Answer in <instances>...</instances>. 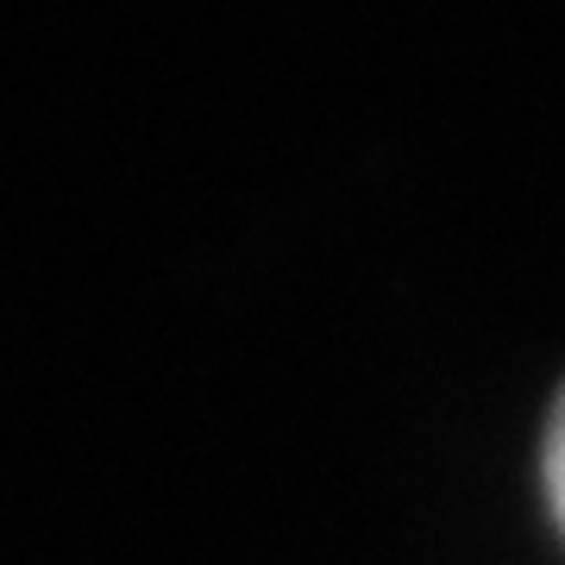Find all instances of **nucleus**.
I'll list each match as a JSON object with an SVG mask.
<instances>
[{
	"mask_svg": "<svg viewBox=\"0 0 565 565\" xmlns=\"http://www.w3.org/2000/svg\"><path fill=\"white\" fill-rule=\"evenodd\" d=\"M546 503H553V522L565 534V390L553 403V422H546Z\"/></svg>",
	"mask_w": 565,
	"mask_h": 565,
	"instance_id": "1",
	"label": "nucleus"
}]
</instances>
